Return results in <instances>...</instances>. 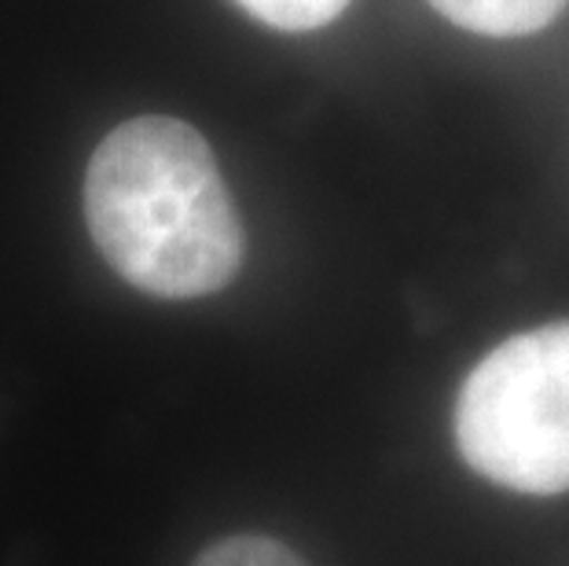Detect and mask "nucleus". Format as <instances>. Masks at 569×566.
<instances>
[{"label": "nucleus", "mask_w": 569, "mask_h": 566, "mask_svg": "<svg viewBox=\"0 0 569 566\" xmlns=\"http://www.w3.org/2000/svg\"><path fill=\"white\" fill-rule=\"evenodd\" d=\"M84 221L107 265L159 298L221 291L243 261L210 143L180 118L143 115L107 132L84 173Z\"/></svg>", "instance_id": "f257e3e1"}, {"label": "nucleus", "mask_w": 569, "mask_h": 566, "mask_svg": "<svg viewBox=\"0 0 569 566\" xmlns=\"http://www.w3.org/2000/svg\"><path fill=\"white\" fill-rule=\"evenodd\" d=\"M456 441L503 489H569V320L511 335L478 360L456 401Z\"/></svg>", "instance_id": "f03ea898"}, {"label": "nucleus", "mask_w": 569, "mask_h": 566, "mask_svg": "<svg viewBox=\"0 0 569 566\" xmlns=\"http://www.w3.org/2000/svg\"><path fill=\"white\" fill-rule=\"evenodd\" d=\"M448 22L481 38H529L548 30L569 0H430Z\"/></svg>", "instance_id": "7ed1b4c3"}, {"label": "nucleus", "mask_w": 569, "mask_h": 566, "mask_svg": "<svg viewBox=\"0 0 569 566\" xmlns=\"http://www.w3.org/2000/svg\"><path fill=\"white\" fill-rule=\"evenodd\" d=\"M196 566H309V563L276 537L239 534L210 545L196 559Z\"/></svg>", "instance_id": "20e7f679"}, {"label": "nucleus", "mask_w": 569, "mask_h": 566, "mask_svg": "<svg viewBox=\"0 0 569 566\" xmlns=\"http://www.w3.org/2000/svg\"><path fill=\"white\" fill-rule=\"evenodd\" d=\"M264 27L306 33L335 22L349 8V0H239Z\"/></svg>", "instance_id": "39448f33"}]
</instances>
